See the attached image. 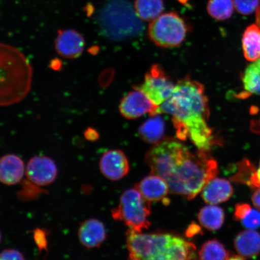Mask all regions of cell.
I'll list each match as a JSON object with an SVG mask.
<instances>
[{
    "label": "cell",
    "mask_w": 260,
    "mask_h": 260,
    "mask_svg": "<svg viewBox=\"0 0 260 260\" xmlns=\"http://www.w3.org/2000/svg\"><path fill=\"white\" fill-rule=\"evenodd\" d=\"M151 174L167 182L171 193L194 199L219 170L217 161L207 152L193 153L173 139L154 145L145 155Z\"/></svg>",
    "instance_id": "obj_1"
},
{
    "label": "cell",
    "mask_w": 260,
    "mask_h": 260,
    "mask_svg": "<svg viewBox=\"0 0 260 260\" xmlns=\"http://www.w3.org/2000/svg\"><path fill=\"white\" fill-rule=\"evenodd\" d=\"M162 113L172 116L178 138L190 140L198 151L209 152L215 144L207 123L209 102L204 86L198 81L189 77L179 81L172 96L158 106L154 115Z\"/></svg>",
    "instance_id": "obj_2"
},
{
    "label": "cell",
    "mask_w": 260,
    "mask_h": 260,
    "mask_svg": "<svg viewBox=\"0 0 260 260\" xmlns=\"http://www.w3.org/2000/svg\"><path fill=\"white\" fill-rule=\"evenodd\" d=\"M128 260H192L193 243L169 233H126Z\"/></svg>",
    "instance_id": "obj_3"
},
{
    "label": "cell",
    "mask_w": 260,
    "mask_h": 260,
    "mask_svg": "<svg viewBox=\"0 0 260 260\" xmlns=\"http://www.w3.org/2000/svg\"><path fill=\"white\" fill-rule=\"evenodd\" d=\"M32 68L18 48L0 43V107L21 102L31 88Z\"/></svg>",
    "instance_id": "obj_4"
},
{
    "label": "cell",
    "mask_w": 260,
    "mask_h": 260,
    "mask_svg": "<svg viewBox=\"0 0 260 260\" xmlns=\"http://www.w3.org/2000/svg\"><path fill=\"white\" fill-rule=\"evenodd\" d=\"M96 23L104 37L114 41L138 37L144 30L128 0H109L98 12Z\"/></svg>",
    "instance_id": "obj_5"
},
{
    "label": "cell",
    "mask_w": 260,
    "mask_h": 260,
    "mask_svg": "<svg viewBox=\"0 0 260 260\" xmlns=\"http://www.w3.org/2000/svg\"><path fill=\"white\" fill-rule=\"evenodd\" d=\"M151 202L136 187L126 190L120 198L118 207L112 210L113 219L125 223L129 230L142 233L151 225Z\"/></svg>",
    "instance_id": "obj_6"
},
{
    "label": "cell",
    "mask_w": 260,
    "mask_h": 260,
    "mask_svg": "<svg viewBox=\"0 0 260 260\" xmlns=\"http://www.w3.org/2000/svg\"><path fill=\"white\" fill-rule=\"evenodd\" d=\"M186 24L180 16L174 12L161 14L149 25L150 40L160 47H177L186 37Z\"/></svg>",
    "instance_id": "obj_7"
},
{
    "label": "cell",
    "mask_w": 260,
    "mask_h": 260,
    "mask_svg": "<svg viewBox=\"0 0 260 260\" xmlns=\"http://www.w3.org/2000/svg\"><path fill=\"white\" fill-rule=\"evenodd\" d=\"M175 84L158 64H154L145 74L144 82L135 89L141 90L155 104L160 106L170 99Z\"/></svg>",
    "instance_id": "obj_8"
},
{
    "label": "cell",
    "mask_w": 260,
    "mask_h": 260,
    "mask_svg": "<svg viewBox=\"0 0 260 260\" xmlns=\"http://www.w3.org/2000/svg\"><path fill=\"white\" fill-rule=\"evenodd\" d=\"M28 180L40 186L53 183L57 176V167L54 160L47 156L37 155L28 162L25 170Z\"/></svg>",
    "instance_id": "obj_9"
},
{
    "label": "cell",
    "mask_w": 260,
    "mask_h": 260,
    "mask_svg": "<svg viewBox=\"0 0 260 260\" xmlns=\"http://www.w3.org/2000/svg\"><path fill=\"white\" fill-rule=\"evenodd\" d=\"M158 107L141 90L135 89L123 98L119 111L125 118L135 119L146 113L153 116Z\"/></svg>",
    "instance_id": "obj_10"
},
{
    "label": "cell",
    "mask_w": 260,
    "mask_h": 260,
    "mask_svg": "<svg viewBox=\"0 0 260 260\" xmlns=\"http://www.w3.org/2000/svg\"><path fill=\"white\" fill-rule=\"evenodd\" d=\"M100 169L106 178L118 181L128 174L129 165L124 152L119 149H112L106 152L101 158Z\"/></svg>",
    "instance_id": "obj_11"
},
{
    "label": "cell",
    "mask_w": 260,
    "mask_h": 260,
    "mask_svg": "<svg viewBox=\"0 0 260 260\" xmlns=\"http://www.w3.org/2000/svg\"><path fill=\"white\" fill-rule=\"evenodd\" d=\"M85 41L83 36L73 29L59 30L55 42V48L61 57L74 59L82 54Z\"/></svg>",
    "instance_id": "obj_12"
},
{
    "label": "cell",
    "mask_w": 260,
    "mask_h": 260,
    "mask_svg": "<svg viewBox=\"0 0 260 260\" xmlns=\"http://www.w3.org/2000/svg\"><path fill=\"white\" fill-rule=\"evenodd\" d=\"M78 237L81 245L86 248H99L106 239L105 226L99 219H87L81 223L78 232Z\"/></svg>",
    "instance_id": "obj_13"
},
{
    "label": "cell",
    "mask_w": 260,
    "mask_h": 260,
    "mask_svg": "<svg viewBox=\"0 0 260 260\" xmlns=\"http://www.w3.org/2000/svg\"><path fill=\"white\" fill-rule=\"evenodd\" d=\"M201 192V197L207 204L217 205L229 200L232 197L234 189L229 180L216 177L205 185Z\"/></svg>",
    "instance_id": "obj_14"
},
{
    "label": "cell",
    "mask_w": 260,
    "mask_h": 260,
    "mask_svg": "<svg viewBox=\"0 0 260 260\" xmlns=\"http://www.w3.org/2000/svg\"><path fill=\"white\" fill-rule=\"evenodd\" d=\"M25 165L22 159L9 154L0 158V182L6 185H15L22 180L25 173Z\"/></svg>",
    "instance_id": "obj_15"
},
{
    "label": "cell",
    "mask_w": 260,
    "mask_h": 260,
    "mask_svg": "<svg viewBox=\"0 0 260 260\" xmlns=\"http://www.w3.org/2000/svg\"><path fill=\"white\" fill-rule=\"evenodd\" d=\"M146 200L149 202H157L165 199L170 192V187L164 179L151 174L135 185Z\"/></svg>",
    "instance_id": "obj_16"
},
{
    "label": "cell",
    "mask_w": 260,
    "mask_h": 260,
    "mask_svg": "<svg viewBox=\"0 0 260 260\" xmlns=\"http://www.w3.org/2000/svg\"><path fill=\"white\" fill-rule=\"evenodd\" d=\"M234 246L242 257L254 258L260 253V233L255 230H244L235 237Z\"/></svg>",
    "instance_id": "obj_17"
},
{
    "label": "cell",
    "mask_w": 260,
    "mask_h": 260,
    "mask_svg": "<svg viewBox=\"0 0 260 260\" xmlns=\"http://www.w3.org/2000/svg\"><path fill=\"white\" fill-rule=\"evenodd\" d=\"M151 116L140 126L139 133L145 142L155 145L164 140L165 124L164 120L159 115Z\"/></svg>",
    "instance_id": "obj_18"
},
{
    "label": "cell",
    "mask_w": 260,
    "mask_h": 260,
    "mask_svg": "<svg viewBox=\"0 0 260 260\" xmlns=\"http://www.w3.org/2000/svg\"><path fill=\"white\" fill-rule=\"evenodd\" d=\"M224 210L216 205H207L201 209L198 219L201 225L210 232L219 230L225 222Z\"/></svg>",
    "instance_id": "obj_19"
},
{
    "label": "cell",
    "mask_w": 260,
    "mask_h": 260,
    "mask_svg": "<svg viewBox=\"0 0 260 260\" xmlns=\"http://www.w3.org/2000/svg\"><path fill=\"white\" fill-rule=\"evenodd\" d=\"M242 48L244 56L249 61L260 57V28L256 24L248 26L243 32Z\"/></svg>",
    "instance_id": "obj_20"
},
{
    "label": "cell",
    "mask_w": 260,
    "mask_h": 260,
    "mask_svg": "<svg viewBox=\"0 0 260 260\" xmlns=\"http://www.w3.org/2000/svg\"><path fill=\"white\" fill-rule=\"evenodd\" d=\"M230 180L236 183L246 184L252 189L260 187L256 169L247 159L237 164L236 172L230 177Z\"/></svg>",
    "instance_id": "obj_21"
},
{
    "label": "cell",
    "mask_w": 260,
    "mask_h": 260,
    "mask_svg": "<svg viewBox=\"0 0 260 260\" xmlns=\"http://www.w3.org/2000/svg\"><path fill=\"white\" fill-rule=\"evenodd\" d=\"M134 8L141 20L152 21L161 15L164 3L162 0H135Z\"/></svg>",
    "instance_id": "obj_22"
},
{
    "label": "cell",
    "mask_w": 260,
    "mask_h": 260,
    "mask_svg": "<svg viewBox=\"0 0 260 260\" xmlns=\"http://www.w3.org/2000/svg\"><path fill=\"white\" fill-rule=\"evenodd\" d=\"M230 256L225 246L217 239L208 240L198 252L199 260H228Z\"/></svg>",
    "instance_id": "obj_23"
},
{
    "label": "cell",
    "mask_w": 260,
    "mask_h": 260,
    "mask_svg": "<svg viewBox=\"0 0 260 260\" xmlns=\"http://www.w3.org/2000/svg\"><path fill=\"white\" fill-rule=\"evenodd\" d=\"M242 81L246 92L260 95V57L246 68Z\"/></svg>",
    "instance_id": "obj_24"
},
{
    "label": "cell",
    "mask_w": 260,
    "mask_h": 260,
    "mask_svg": "<svg viewBox=\"0 0 260 260\" xmlns=\"http://www.w3.org/2000/svg\"><path fill=\"white\" fill-rule=\"evenodd\" d=\"M207 9L213 19L225 21L232 17L235 6L233 0H209Z\"/></svg>",
    "instance_id": "obj_25"
},
{
    "label": "cell",
    "mask_w": 260,
    "mask_h": 260,
    "mask_svg": "<svg viewBox=\"0 0 260 260\" xmlns=\"http://www.w3.org/2000/svg\"><path fill=\"white\" fill-rule=\"evenodd\" d=\"M236 11L240 14L249 15L256 11L260 5L259 0H233Z\"/></svg>",
    "instance_id": "obj_26"
},
{
    "label": "cell",
    "mask_w": 260,
    "mask_h": 260,
    "mask_svg": "<svg viewBox=\"0 0 260 260\" xmlns=\"http://www.w3.org/2000/svg\"><path fill=\"white\" fill-rule=\"evenodd\" d=\"M246 229L255 230L260 226V211L251 208L240 221Z\"/></svg>",
    "instance_id": "obj_27"
},
{
    "label": "cell",
    "mask_w": 260,
    "mask_h": 260,
    "mask_svg": "<svg viewBox=\"0 0 260 260\" xmlns=\"http://www.w3.org/2000/svg\"><path fill=\"white\" fill-rule=\"evenodd\" d=\"M34 239L36 245L38 246L39 251H47L48 231L45 229H37L32 231Z\"/></svg>",
    "instance_id": "obj_28"
},
{
    "label": "cell",
    "mask_w": 260,
    "mask_h": 260,
    "mask_svg": "<svg viewBox=\"0 0 260 260\" xmlns=\"http://www.w3.org/2000/svg\"><path fill=\"white\" fill-rule=\"evenodd\" d=\"M0 260H25L21 252L14 249H5L0 253Z\"/></svg>",
    "instance_id": "obj_29"
},
{
    "label": "cell",
    "mask_w": 260,
    "mask_h": 260,
    "mask_svg": "<svg viewBox=\"0 0 260 260\" xmlns=\"http://www.w3.org/2000/svg\"><path fill=\"white\" fill-rule=\"evenodd\" d=\"M251 206L247 203H239L236 204L235 207V213H234V219L236 221L240 220L245 216V214L251 209Z\"/></svg>",
    "instance_id": "obj_30"
},
{
    "label": "cell",
    "mask_w": 260,
    "mask_h": 260,
    "mask_svg": "<svg viewBox=\"0 0 260 260\" xmlns=\"http://www.w3.org/2000/svg\"><path fill=\"white\" fill-rule=\"evenodd\" d=\"M84 136L87 141L91 142L95 141L99 138V133L97 132L96 129L91 127L87 128L85 130Z\"/></svg>",
    "instance_id": "obj_31"
},
{
    "label": "cell",
    "mask_w": 260,
    "mask_h": 260,
    "mask_svg": "<svg viewBox=\"0 0 260 260\" xmlns=\"http://www.w3.org/2000/svg\"><path fill=\"white\" fill-rule=\"evenodd\" d=\"M252 202L255 209L260 211V187L256 188L252 194Z\"/></svg>",
    "instance_id": "obj_32"
},
{
    "label": "cell",
    "mask_w": 260,
    "mask_h": 260,
    "mask_svg": "<svg viewBox=\"0 0 260 260\" xmlns=\"http://www.w3.org/2000/svg\"><path fill=\"white\" fill-rule=\"evenodd\" d=\"M49 68L54 71H60L62 68V61L59 58H55L52 59L49 64Z\"/></svg>",
    "instance_id": "obj_33"
},
{
    "label": "cell",
    "mask_w": 260,
    "mask_h": 260,
    "mask_svg": "<svg viewBox=\"0 0 260 260\" xmlns=\"http://www.w3.org/2000/svg\"><path fill=\"white\" fill-rule=\"evenodd\" d=\"M200 232V227L198 226L197 224L192 223L189 226V227H188V229L187 230L186 235L187 237H191Z\"/></svg>",
    "instance_id": "obj_34"
},
{
    "label": "cell",
    "mask_w": 260,
    "mask_h": 260,
    "mask_svg": "<svg viewBox=\"0 0 260 260\" xmlns=\"http://www.w3.org/2000/svg\"><path fill=\"white\" fill-rule=\"evenodd\" d=\"M256 25L260 28V5L256 11Z\"/></svg>",
    "instance_id": "obj_35"
},
{
    "label": "cell",
    "mask_w": 260,
    "mask_h": 260,
    "mask_svg": "<svg viewBox=\"0 0 260 260\" xmlns=\"http://www.w3.org/2000/svg\"><path fill=\"white\" fill-rule=\"evenodd\" d=\"M228 260H245V258L242 257V256L240 255H233L230 256V257Z\"/></svg>",
    "instance_id": "obj_36"
},
{
    "label": "cell",
    "mask_w": 260,
    "mask_h": 260,
    "mask_svg": "<svg viewBox=\"0 0 260 260\" xmlns=\"http://www.w3.org/2000/svg\"><path fill=\"white\" fill-rule=\"evenodd\" d=\"M256 177H257L258 180L260 184V162L258 168L257 169V170H256Z\"/></svg>",
    "instance_id": "obj_37"
},
{
    "label": "cell",
    "mask_w": 260,
    "mask_h": 260,
    "mask_svg": "<svg viewBox=\"0 0 260 260\" xmlns=\"http://www.w3.org/2000/svg\"><path fill=\"white\" fill-rule=\"evenodd\" d=\"M2 233H1V232H0V243H1L2 242Z\"/></svg>",
    "instance_id": "obj_38"
}]
</instances>
